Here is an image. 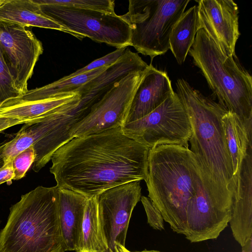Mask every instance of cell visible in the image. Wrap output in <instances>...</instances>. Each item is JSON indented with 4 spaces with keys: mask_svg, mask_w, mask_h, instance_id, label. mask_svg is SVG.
<instances>
[{
    "mask_svg": "<svg viewBox=\"0 0 252 252\" xmlns=\"http://www.w3.org/2000/svg\"><path fill=\"white\" fill-rule=\"evenodd\" d=\"M151 148L125 134L122 127L75 137L52 155L50 172L58 188L89 199L110 188L144 180Z\"/></svg>",
    "mask_w": 252,
    "mask_h": 252,
    "instance_id": "obj_1",
    "label": "cell"
},
{
    "mask_svg": "<svg viewBox=\"0 0 252 252\" xmlns=\"http://www.w3.org/2000/svg\"><path fill=\"white\" fill-rule=\"evenodd\" d=\"M176 85V93L190 123L189 150L201 170L206 189L218 205L231 211L238 186L233 176L222 121L227 110L184 79H178Z\"/></svg>",
    "mask_w": 252,
    "mask_h": 252,
    "instance_id": "obj_2",
    "label": "cell"
},
{
    "mask_svg": "<svg viewBox=\"0 0 252 252\" xmlns=\"http://www.w3.org/2000/svg\"><path fill=\"white\" fill-rule=\"evenodd\" d=\"M198 165L189 148L164 144L150 149L145 181L148 198L173 231L184 234L186 210L197 187Z\"/></svg>",
    "mask_w": 252,
    "mask_h": 252,
    "instance_id": "obj_3",
    "label": "cell"
},
{
    "mask_svg": "<svg viewBox=\"0 0 252 252\" xmlns=\"http://www.w3.org/2000/svg\"><path fill=\"white\" fill-rule=\"evenodd\" d=\"M58 215V187L38 186L10 208L0 231V252H65Z\"/></svg>",
    "mask_w": 252,
    "mask_h": 252,
    "instance_id": "obj_4",
    "label": "cell"
},
{
    "mask_svg": "<svg viewBox=\"0 0 252 252\" xmlns=\"http://www.w3.org/2000/svg\"><path fill=\"white\" fill-rule=\"evenodd\" d=\"M189 53L219 103L252 128V77L236 56H227L202 29Z\"/></svg>",
    "mask_w": 252,
    "mask_h": 252,
    "instance_id": "obj_5",
    "label": "cell"
},
{
    "mask_svg": "<svg viewBox=\"0 0 252 252\" xmlns=\"http://www.w3.org/2000/svg\"><path fill=\"white\" fill-rule=\"evenodd\" d=\"M189 0H130L121 17L131 29L130 46L151 61L169 49L172 30Z\"/></svg>",
    "mask_w": 252,
    "mask_h": 252,
    "instance_id": "obj_6",
    "label": "cell"
},
{
    "mask_svg": "<svg viewBox=\"0 0 252 252\" xmlns=\"http://www.w3.org/2000/svg\"><path fill=\"white\" fill-rule=\"evenodd\" d=\"M34 0L46 16L77 34L80 40L87 37L117 49L130 46V27L116 13L62 6L45 0Z\"/></svg>",
    "mask_w": 252,
    "mask_h": 252,
    "instance_id": "obj_7",
    "label": "cell"
},
{
    "mask_svg": "<svg viewBox=\"0 0 252 252\" xmlns=\"http://www.w3.org/2000/svg\"><path fill=\"white\" fill-rule=\"evenodd\" d=\"M124 133L150 148L164 144L189 148L191 135L186 110L176 92L143 117L125 124Z\"/></svg>",
    "mask_w": 252,
    "mask_h": 252,
    "instance_id": "obj_8",
    "label": "cell"
},
{
    "mask_svg": "<svg viewBox=\"0 0 252 252\" xmlns=\"http://www.w3.org/2000/svg\"><path fill=\"white\" fill-rule=\"evenodd\" d=\"M147 68L131 71L116 82L89 113L71 130V140L122 127L126 123L135 92Z\"/></svg>",
    "mask_w": 252,
    "mask_h": 252,
    "instance_id": "obj_9",
    "label": "cell"
},
{
    "mask_svg": "<svg viewBox=\"0 0 252 252\" xmlns=\"http://www.w3.org/2000/svg\"><path fill=\"white\" fill-rule=\"evenodd\" d=\"M0 51L22 95L28 91V81L43 53L42 43L26 27L0 20Z\"/></svg>",
    "mask_w": 252,
    "mask_h": 252,
    "instance_id": "obj_10",
    "label": "cell"
},
{
    "mask_svg": "<svg viewBox=\"0 0 252 252\" xmlns=\"http://www.w3.org/2000/svg\"><path fill=\"white\" fill-rule=\"evenodd\" d=\"M141 197L140 181L114 187L96 196L107 252H114L116 244L125 246L130 219Z\"/></svg>",
    "mask_w": 252,
    "mask_h": 252,
    "instance_id": "obj_11",
    "label": "cell"
},
{
    "mask_svg": "<svg viewBox=\"0 0 252 252\" xmlns=\"http://www.w3.org/2000/svg\"><path fill=\"white\" fill-rule=\"evenodd\" d=\"M205 187L198 165L196 189L187 205L184 234L186 239L192 243L217 238L231 220V214L211 199Z\"/></svg>",
    "mask_w": 252,
    "mask_h": 252,
    "instance_id": "obj_12",
    "label": "cell"
},
{
    "mask_svg": "<svg viewBox=\"0 0 252 252\" xmlns=\"http://www.w3.org/2000/svg\"><path fill=\"white\" fill-rule=\"evenodd\" d=\"M77 92L78 94L76 98L49 115L53 128L47 135L44 142L43 155L46 164L59 147L71 140V130L104 95L98 87L88 83L82 86Z\"/></svg>",
    "mask_w": 252,
    "mask_h": 252,
    "instance_id": "obj_13",
    "label": "cell"
},
{
    "mask_svg": "<svg viewBox=\"0 0 252 252\" xmlns=\"http://www.w3.org/2000/svg\"><path fill=\"white\" fill-rule=\"evenodd\" d=\"M197 2L198 30L203 29L225 55L236 56L235 46L240 34L237 4L231 0Z\"/></svg>",
    "mask_w": 252,
    "mask_h": 252,
    "instance_id": "obj_14",
    "label": "cell"
},
{
    "mask_svg": "<svg viewBox=\"0 0 252 252\" xmlns=\"http://www.w3.org/2000/svg\"><path fill=\"white\" fill-rule=\"evenodd\" d=\"M174 92L167 72L149 65L135 92L125 124L148 114Z\"/></svg>",
    "mask_w": 252,
    "mask_h": 252,
    "instance_id": "obj_15",
    "label": "cell"
},
{
    "mask_svg": "<svg viewBox=\"0 0 252 252\" xmlns=\"http://www.w3.org/2000/svg\"><path fill=\"white\" fill-rule=\"evenodd\" d=\"M238 179L229 223L234 239L242 247L252 237V151L243 160Z\"/></svg>",
    "mask_w": 252,
    "mask_h": 252,
    "instance_id": "obj_16",
    "label": "cell"
},
{
    "mask_svg": "<svg viewBox=\"0 0 252 252\" xmlns=\"http://www.w3.org/2000/svg\"><path fill=\"white\" fill-rule=\"evenodd\" d=\"M88 198L72 190L58 188V215L66 251H76L79 245Z\"/></svg>",
    "mask_w": 252,
    "mask_h": 252,
    "instance_id": "obj_17",
    "label": "cell"
},
{
    "mask_svg": "<svg viewBox=\"0 0 252 252\" xmlns=\"http://www.w3.org/2000/svg\"><path fill=\"white\" fill-rule=\"evenodd\" d=\"M0 20L25 27L56 30L79 37L46 16L34 0H4L0 5Z\"/></svg>",
    "mask_w": 252,
    "mask_h": 252,
    "instance_id": "obj_18",
    "label": "cell"
},
{
    "mask_svg": "<svg viewBox=\"0 0 252 252\" xmlns=\"http://www.w3.org/2000/svg\"><path fill=\"white\" fill-rule=\"evenodd\" d=\"M77 92L44 100L16 101L9 99L0 105V118L23 121L26 123L45 117L76 97Z\"/></svg>",
    "mask_w": 252,
    "mask_h": 252,
    "instance_id": "obj_19",
    "label": "cell"
},
{
    "mask_svg": "<svg viewBox=\"0 0 252 252\" xmlns=\"http://www.w3.org/2000/svg\"><path fill=\"white\" fill-rule=\"evenodd\" d=\"M233 176L237 184L238 174L245 158L252 151V128L247 127L233 113L227 110L222 118Z\"/></svg>",
    "mask_w": 252,
    "mask_h": 252,
    "instance_id": "obj_20",
    "label": "cell"
},
{
    "mask_svg": "<svg viewBox=\"0 0 252 252\" xmlns=\"http://www.w3.org/2000/svg\"><path fill=\"white\" fill-rule=\"evenodd\" d=\"M108 250L95 196L87 199L79 245L75 252H107Z\"/></svg>",
    "mask_w": 252,
    "mask_h": 252,
    "instance_id": "obj_21",
    "label": "cell"
},
{
    "mask_svg": "<svg viewBox=\"0 0 252 252\" xmlns=\"http://www.w3.org/2000/svg\"><path fill=\"white\" fill-rule=\"evenodd\" d=\"M198 31L197 5L185 11L174 25L169 38V49L178 64L186 60Z\"/></svg>",
    "mask_w": 252,
    "mask_h": 252,
    "instance_id": "obj_22",
    "label": "cell"
},
{
    "mask_svg": "<svg viewBox=\"0 0 252 252\" xmlns=\"http://www.w3.org/2000/svg\"><path fill=\"white\" fill-rule=\"evenodd\" d=\"M109 66H104L71 78L63 77L44 86L28 90L20 96L10 99L16 101L40 100L75 93L81 86L104 71Z\"/></svg>",
    "mask_w": 252,
    "mask_h": 252,
    "instance_id": "obj_23",
    "label": "cell"
},
{
    "mask_svg": "<svg viewBox=\"0 0 252 252\" xmlns=\"http://www.w3.org/2000/svg\"><path fill=\"white\" fill-rule=\"evenodd\" d=\"M49 3L67 7L90 9L115 13V1L112 0H45Z\"/></svg>",
    "mask_w": 252,
    "mask_h": 252,
    "instance_id": "obj_24",
    "label": "cell"
},
{
    "mask_svg": "<svg viewBox=\"0 0 252 252\" xmlns=\"http://www.w3.org/2000/svg\"><path fill=\"white\" fill-rule=\"evenodd\" d=\"M21 95L16 89L13 78L0 51V105L6 101Z\"/></svg>",
    "mask_w": 252,
    "mask_h": 252,
    "instance_id": "obj_25",
    "label": "cell"
},
{
    "mask_svg": "<svg viewBox=\"0 0 252 252\" xmlns=\"http://www.w3.org/2000/svg\"><path fill=\"white\" fill-rule=\"evenodd\" d=\"M127 48H117L115 51L94 60L85 67L80 68L75 72L64 76V77L66 78H71L99 68L110 66L116 62L124 54Z\"/></svg>",
    "mask_w": 252,
    "mask_h": 252,
    "instance_id": "obj_26",
    "label": "cell"
},
{
    "mask_svg": "<svg viewBox=\"0 0 252 252\" xmlns=\"http://www.w3.org/2000/svg\"><path fill=\"white\" fill-rule=\"evenodd\" d=\"M35 152L32 145L18 154L12 160L14 173L13 180L22 178L35 159Z\"/></svg>",
    "mask_w": 252,
    "mask_h": 252,
    "instance_id": "obj_27",
    "label": "cell"
},
{
    "mask_svg": "<svg viewBox=\"0 0 252 252\" xmlns=\"http://www.w3.org/2000/svg\"><path fill=\"white\" fill-rule=\"evenodd\" d=\"M140 200L147 215L148 224L155 229L163 230L164 229V220L160 211L149 198L142 196Z\"/></svg>",
    "mask_w": 252,
    "mask_h": 252,
    "instance_id": "obj_28",
    "label": "cell"
},
{
    "mask_svg": "<svg viewBox=\"0 0 252 252\" xmlns=\"http://www.w3.org/2000/svg\"><path fill=\"white\" fill-rule=\"evenodd\" d=\"M14 177L12 160L3 163V165L0 167V185L4 182L11 183Z\"/></svg>",
    "mask_w": 252,
    "mask_h": 252,
    "instance_id": "obj_29",
    "label": "cell"
},
{
    "mask_svg": "<svg viewBox=\"0 0 252 252\" xmlns=\"http://www.w3.org/2000/svg\"><path fill=\"white\" fill-rule=\"evenodd\" d=\"M25 123V122L17 119L0 118V132L10 126Z\"/></svg>",
    "mask_w": 252,
    "mask_h": 252,
    "instance_id": "obj_30",
    "label": "cell"
},
{
    "mask_svg": "<svg viewBox=\"0 0 252 252\" xmlns=\"http://www.w3.org/2000/svg\"><path fill=\"white\" fill-rule=\"evenodd\" d=\"M242 252H252V237L242 246Z\"/></svg>",
    "mask_w": 252,
    "mask_h": 252,
    "instance_id": "obj_31",
    "label": "cell"
},
{
    "mask_svg": "<svg viewBox=\"0 0 252 252\" xmlns=\"http://www.w3.org/2000/svg\"><path fill=\"white\" fill-rule=\"evenodd\" d=\"M114 252H132L127 249L125 246L119 244H116L114 248Z\"/></svg>",
    "mask_w": 252,
    "mask_h": 252,
    "instance_id": "obj_32",
    "label": "cell"
},
{
    "mask_svg": "<svg viewBox=\"0 0 252 252\" xmlns=\"http://www.w3.org/2000/svg\"><path fill=\"white\" fill-rule=\"evenodd\" d=\"M160 252V251H157V250H145L142 251H136V252Z\"/></svg>",
    "mask_w": 252,
    "mask_h": 252,
    "instance_id": "obj_33",
    "label": "cell"
},
{
    "mask_svg": "<svg viewBox=\"0 0 252 252\" xmlns=\"http://www.w3.org/2000/svg\"><path fill=\"white\" fill-rule=\"evenodd\" d=\"M2 3V0H0V4Z\"/></svg>",
    "mask_w": 252,
    "mask_h": 252,
    "instance_id": "obj_34",
    "label": "cell"
},
{
    "mask_svg": "<svg viewBox=\"0 0 252 252\" xmlns=\"http://www.w3.org/2000/svg\"></svg>",
    "mask_w": 252,
    "mask_h": 252,
    "instance_id": "obj_35",
    "label": "cell"
}]
</instances>
